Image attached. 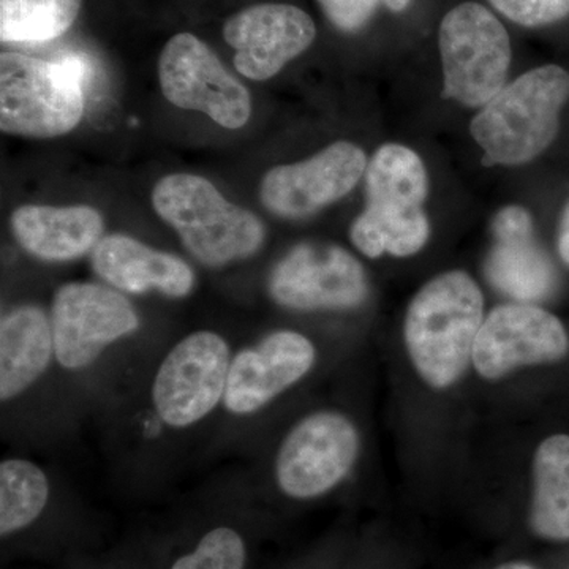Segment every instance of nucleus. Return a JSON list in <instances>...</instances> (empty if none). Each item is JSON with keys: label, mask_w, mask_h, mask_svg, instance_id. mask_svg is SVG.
I'll use <instances>...</instances> for the list:
<instances>
[{"label": "nucleus", "mask_w": 569, "mask_h": 569, "mask_svg": "<svg viewBox=\"0 0 569 569\" xmlns=\"http://www.w3.org/2000/svg\"><path fill=\"white\" fill-rule=\"evenodd\" d=\"M445 96L466 107H486L507 82L511 41L492 11L460 3L443 18L438 33Z\"/></svg>", "instance_id": "423d86ee"}, {"label": "nucleus", "mask_w": 569, "mask_h": 569, "mask_svg": "<svg viewBox=\"0 0 569 569\" xmlns=\"http://www.w3.org/2000/svg\"><path fill=\"white\" fill-rule=\"evenodd\" d=\"M366 170L361 148L348 141L332 142L312 159L269 170L261 182V201L283 219H305L350 193Z\"/></svg>", "instance_id": "ddd939ff"}, {"label": "nucleus", "mask_w": 569, "mask_h": 569, "mask_svg": "<svg viewBox=\"0 0 569 569\" xmlns=\"http://www.w3.org/2000/svg\"><path fill=\"white\" fill-rule=\"evenodd\" d=\"M156 212L178 231L182 246L208 268L246 260L264 241L263 223L194 174L164 176L152 193Z\"/></svg>", "instance_id": "39448f33"}, {"label": "nucleus", "mask_w": 569, "mask_h": 569, "mask_svg": "<svg viewBox=\"0 0 569 569\" xmlns=\"http://www.w3.org/2000/svg\"><path fill=\"white\" fill-rule=\"evenodd\" d=\"M50 317L56 361L69 372L89 369L108 347L140 328V317L126 296L91 282L62 284Z\"/></svg>", "instance_id": "1a4fd4ad"}, {"label": "nucleus", "mask_w": 569, "mask_h": 569, "mask_svg": "<svg viewBox=\"0 0 569 569\" xmlns=\"http://www.w3.org/2000/svg\"><path fill=\"white\" fill-rule=\"evenodd\" d=\"M320 3L332 24L353 32L372 18L380 0H320Z\"/></svg>", "instance_id": "393cba45"}, {"label": "nucleus", "mask_w": 569, "mask_h": 569, "mask_svg": "<svg viewBox=\"0 0 569 569\" xmlns=\"http://www.w3.org/2000/svg\"><path fill=\"white\" fill-rule=\"evenodd\" d=\"M103 219L89 206H22L11 216L18 244L43 261L77 260L102 241Z\"/></svg>", "instance_id": "a211bd4d"}, {"label": "nucleus", "mask_w": 569, "mask_h": 569, "mask_svg": "<svg viewBox=\"0 0 569 569\" xmlns=\"http://www.w3.org/2000/svg\"><path fill=\"white\" fill-rule=\"evenodd\" d=\"M316 36L312 18L284 3L239 11L223 28L224 41L236 51V70L253 81L276 77L313 43Z\"/></svg>", "instance_id": "2eb2a0df"}, {"label": "nucleus", "mask_w": 569, "mask_h": 569, "mask_svg": "<svg viewBox=\"0 0 569 569\" xmlns=\"http://www.w3.org/2000/svg\"><path fill=\"white\" fill-rule=\"evenodd\" d=\"M231 348L213 331L183 337L160 362L151 397L157 417L171 429H189L223 403Z\"/></svg>", "instance_id": "6e6552de"}, {"label": "nucleus", "mask_w": 569, "mask_h": 569, "mask_svg": "<svg viewBox=\"0 0 569 569\" xmlns=\"http://www.w3.org/2000/svg\"><path fill=\"white\" fill-rule=\"evenodd\" d=\"M359 452L361 436L347 415L336 410L307 415L277 449V486L293 500L323 497L350 475Z\"/></svg>", "instance_id": "0eeeda50"}, {"label": "nucleus", "mask_w": 569, "mask_h": 569, "mask_svg": "<svg viewBox=\"0 0 569 569\" xmlns=\"http://www.w3.org/2000/svg\"><path fill=\"white\" fill-rule=\"evenodd\" d=\"M269 293L277 305L299 312L350 310L366 301L369 280L358 258L342 247L306 242L272 269Z\"/></svg>", "instance_id": "9b49d317"}, {"label": "nucleus", "mask_w": 569, "mask_h": 569, "mask_svg": "<svg viewBox=\"0 0 569 569\" xmlns=\"http://www.w3.org/2000/svg\"><path fill=\"white\" fill-rule=\"evenodd\" d=\"M508 20L523 28H542L565 20L569 0H489Z\"/></svg>", "instance_id": "b1692460"}, {"label": "nucleus", "mask_w": 569, "mask_h": 569, "mask_svg": "<svg viewBox=\"0 0 569 569\" xmlns=\"http://www.w3.org/2000/svg\"><path fill=\"white\" fill-rule=\"evenodd\" d=\"M568 350L567 329L559 318L527 302L505 305L482 321L471 365L485 380L497 381L522 367L560 361Z\"/></svg>", "instance_id": "f8f14e48"}, {"label": "nucleus", "mask_w": 569, "mask_h": 569, "mask_svg": "<svg viewBox=\"0 0 569 569\" xmlns=\"http://www.w3.org/2000/svg\"><path fill=\"white\" fill-rule=\"evenodd\" d=\"M56 359L51 317L37 306H18L0 321V400L31 389Z\"/></svg>", "instance_id": "6ab92c4d"}, {"label": "nucleus", "mask_w": 569, "mask_h": 569, "mask_svg": "<svg viewBox=\"0 0 569 569\" xmlns=\"http://www.w3.org/2000/svg\"><path fill=\"white\" fill-rule=\"evenodd\" d=\"M317 350L301 332H271L231 359L223 406L234 417H250L298 385L313 369Z\"/></svg>", "instance_id": "4468645a"}, {"label": "nucleus", "mask_w": 569, "mask_h": 569, "mask_svg": "<svg viewBox=\"0 0 569 569\" xmlns=\"http://www.w3.org/2000/svg\"><path fill=\"white\" fill-rule=\"evenodd\" d=\"M50 498V479L28 459L0 463V535L9 537L40 518Z\"/></svg>", "instance_id": "412c9836"}, {"label": "nucleus", "mask_w": 569, "mask_h": 569, "mask_svg": "<svg viewBox=\"0 0 569 569\" xmlns=\"http://www.w3.org/2000/svg\"><path fill=\"white\" fill-rule=\"evenodd\" d=\"M496 246L490 250L486 272L501 293L522 302L546 298L553 287L549 258L533 238V220L520 206H508L492 223Z\"/></svg>", "instance_id": "dca6fc26"}, {"label": "nucleus", "mask_w": 569, "mask_h": 569, "mask_svg": "<svg viewBox=\"0 0 569 569\" xmlns=\"http://www.w3.org/2000/svg\"><path fill=\"white\" fill-rule=\"evenodd\" d=\"M81 0H0L3 43H41L58 39L80 13Z\"/></svg>", "instance_id": "4be33fe9"}, {"label": "nucleus", "mask_w": 569, "mask_h": 569, "mask_svg": "<svg viewBox=\"0 0 569 569\" xmlns=\"http://www.w3.org/2000/svg\"><path fill=\"white\" fill-rule=\"evenodd\" d=\"M559 250L565 263L569 264V206L567 212H565L563 222H561Z\"/></svg>", "instance_id": "a878e982"}, {"label": "nucleus", "mask_w": 569, "mask_h": 569, "mask_svg": "<svg viewBox=\"0 0 569 569\" xmlns=\"http://www.w3.org/2000/svg\"><path fill=\"white\" fill-rule=\"evenodd\" d=\"M246 545L241 535L228 527L208 531L197 548L174 561L171 569H244Z\"/></svg>", "instance_id": "5701e85b"}, {"label": "nucleus", "mask_w": 569, "mask_h": 569, "mask_svg": "<svg viewBox=\"0 0 569 569\" xmlns=\"http://www.w3.org/2000/svg\"><path fill=\"white\" fill-rule=\"evenodd\" d=\"M497 569H535L530 565L522 563V561H511V563L501 565Z\"/></svg>", "instance_id": "cd10ccee"}, {"label": "nucleus", "mask_w": 569, "mask_h": 569, "mask_svg": "<svg viewBox=\"0 0 569 569\" xmlns=\"http://www.w3.org/2000/svg\"><path fill=\"white\" fill-rule=\"evenodd\" d=\"M429 179L417 152L385 144L367 163V204L351 224L350 239L367 258L417 254L429 239L425 209Z\"/></svg>", "instance_id": "f03ea898"}, {"label": "nucleus", "mask_w": 569, "mask_h": 569, "mask_svg": "<svg viewBox=\"0 0 569 569\" xmlns=\"http://www.w3.org/2000/svg\"><path fill=\"white\" fill-rule=\"evenodd\" d=\"M485 318L481 288L463 271L436 276L413 296L403 340L408 358L427 387L443 391L458 383L471 365Z\"/></svg>", "instance_id": "f257e3e1"}, {"label": "nucleus", "mask_w": 569, "mask_h": 569, "mask_svg": "<svg viewBox=\"0 0 569 569\" xmlns=\"http://www.w3.org/2000/svg\"><path fill=\"white\" fill-rule=\"evenodd\" d=\"M531 468V529L550 541H569V436L559 433L542 440Z\"/></svg>", "instance_id": "aec40b11"}, {"label": "nucleus", "mask_w": 569, "mask_h": 569, "mask_svg": "<svg viewBox=\"0 0 569 569\" xmlns=\"http://www.w3.org/2000/svg\"><path fill=\"white\" fill-rule=\"evenodd\" d=\"M383 2L387 3L389 10L403 11L407 9L408 3H410L411 0H383Z\"/></svg>", "instance_id": "bb28decb"}, {"label": "nucleus", "mask_w": 569, "mask_h": 569, "mask_svg": "<svg viewBox=\"0 0 569 569\" xmlns=\"http://www.w3.org/2000/svg\"><path fill=\"white\" fill-rule=\"evenodd\" d=\"M159 80L163 96L174 107L204 112L224 129H241L249 122V91L192 33H178L164 44Z\"/></svg>", "instance_id": "9d476101"}, {"label": "nucleus", "mask_w": 569, "mask_h": 569, "mask_svg": "<svg viewBox=\"0 0 569 569\" xmlns=\"http://www.w3.org/2000/svg\"><path fill=\"white\" fill-rule=\"evenodd\" d=\"M92 268L111 288L126 293L157 291L183 298L194 284L192 268L181 258L126 234L102 238L92 250Z\"/></svg>", "instance_id": "f3484780"}, {"label": "nucleus", "mask_w": 569, "mask_h": 569, "mask_svg": "<svg viewBox=\"0 0 569 569\" xmlns=\"http://www.w3.org/2000/svg\"><path fill=\"white\" fill-rule=\"evenodd\" d=\"M91 63L84 56L44 62L18 52L0 56V129L29 138L69 133L84 114Z\"/></svg>", "instance_id": "20e7f679"}, {"label": "nucleus", "mask_w": 569, "mask_h": 569, "mask_svg": "<svg viewBox=\"0 0 569 569\" xmlns=\"http://www.w3.org/2000/svg\"><path fill=\"white\" fill-rule=\"evenodd\" d=\"M568 99L569 71L559 66L527 71L501 89L471 121L485 162L518 167L541 156L559 133Z\"/></svg>", "instance_id": "7ed1b4c3"}]
</instances>
